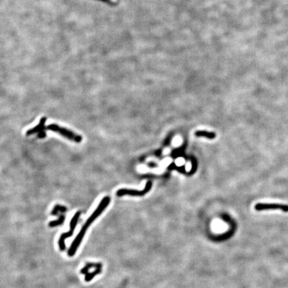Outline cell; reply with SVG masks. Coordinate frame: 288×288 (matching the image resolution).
Segmentation results:
<instances>
[{
	"instance_id": "cell-1",
	"label": "cell",
	"mask_w": 288,
	"mask_h": 288,
	"mask_svg": "<svg viewBox=\"0 0 288 288\" xmlns=\"http://www.w3.org/2000/svg\"><path fill=\"white\" fill-rule=\"evenodd\" d=\"M110 197L109 196L104 197V198L102 199V200L100 201V203H99L98 207L96 208V210L94 211L92 214L91 215L90 218L87 219V220L84 224V226H82L80 232H79L78 235H77L76 239H74V241L72 242V246H71L69 250H68L67 254L70 257H72V256H73L76 254L77 250H78L79 245L81 244L82 239L84 238V237L85 234V233L87 232L88 227H89L91 225H92L93 222L101 214L102 212L105 210V208H106L108 206V205L110 204Z\"/></svg>"
},
{
	"instance_id": "cell-2",
	"label": "cell",
	"mask_w": 288,
	"mask_h": 288,
	"mask_svg": "<svg viewBox=\"0 0 288 288\" xmlns=\"http://www.w3.org/2000/svg\"><path fill=\"white\" fill-rule=\"evenodd\" d=\"M45 129L51 130L52 132L58 133L61 135L64 136V138H67L69 140H71L76 143H80L82 141V137L76 133H74L70 130H67L65 127H62L57 124H50L45 127Z\"/></svg>"
},
{
	"instance_id": "cell-3",
	"label": "cell",
	"mask_w": 288,
	"mask_h": 288,
	"mask_svg": "<svg viewBox=\"0 0 288 288\" xmlns=\"http://www.w3.org/2000/svg\"><path fill=\"white\" fill-rule=\"evenodd\" d=\"M152 181H148L144 190L141 191L136 190H131V189H126V188H123L117 191L116 195L118 197H121L124 195H131V196H143L146 194L149 191L152 189Z\"/></svg>"
},
{
	"instance_id": "cell-4",
	"label": "cell",
	"mask_w": 288,
	"mask_h": 288,
	"mask_svg": "<svg viewBox=\"0 0 288 288\" xmlns=\"http://www.w3.org/2000/svg\"><path fill=\"white\" fill-rule=\"evenodd\" d=\"M255 210L257 211L275 210H279L284 212H288V206L278 204H258L255 206Z\"/></svg>"
},
{
	"instance_id": "cell-5",
	"label": "cell",
	"mask_w": 288,
	"mask_h": 288,
	"mask_svg": "<svg viewBox=\"0 0 288 288\" xmlns=\"http://www.w3.org/2000/svg\"><path fill=\"white\" fill-rule=\"evenodd\" d=\"M46 120H47V119H46V118H45V117H43V118H41V119H40V121H39V123L38 125H36V126H35L34 127L31 128V129L27 131L26 135H32V134L39 133V132H41V131L44 130V129H45V122H46Z\"/></svg>"
},
{
	"instance_id": "cell-6",
	"label": "cell",
	"mask_w": 288,
	"mask_h": 288,
	"mask_svg": "<svg viewBox=\"0 0 288 288\" xmlns=\"http://www.w3.org/2000/svg\"><path fill=\"white\" fill-rule=\"evenodd\" d=\"M74 231L70 230L69 232H65L64 233L61 234L60 236V238L59 239L58 244H59V247L61 251H64L65 250V240L68 238H70L73 235Z\"/></svg>"
},
{
	"instance_id": "cell-7",
	"label": "cell",
	"mask_w": 288,
	"mask_h": 288,
	"mask_svg": "<svg viewBox=\"0 0 288 288\" xmlns=\"http://www.w3.org/2000/svg\"><path fill=\"white\" fill-rule=\"evenodd\" d=\"M195 135L196 137H204V138H207L210 139H214L216 137V135L214 132H207V131L202 130L197 131V132H195Z\"/></svg>"
},
{
	"instance_id": "cell-8",
	"label": "cell",
	"mask_w": 288,
	"mask_h": 288,
	"mask_svg": "<svg viewBox=\"0 0 288 288\" xmlns=\"http://www.w3.org/2000/svg\"><path fill=\"white\" fill-rule=\"evenodd\" d=\"M92 267L101 268L102 264L100 263H98V264L88 263L85 265V266L81 270V273H82V274H87L88 272H89L90 268H92Z\"/></svg>"
},
{
	"instance_id": "cell-9",
	"label": "cell",
	"mask_w": 288,
	"mask_h": 288,
	"mask_svg": "<svg viewBox=\"0 0 288 288\" xmlns=\"http://www.w3.org/2000/svg\"><path fill=\"white\" fill-rule=\"evenodd\" d=\"M101 273V268H96V269L95 271H93V272L87 273L86 275H85V281L87 282H89L91 280H92L93 278L95 277L96 275L99 274V273Z\"/></svg>"
},
{
	"instance_id": "cell-10",
	"label": "cell",
	"mask_w": 288,
	"mask_h": 288,
	"mask_svg": "<svg viewBox=\"0 0 288 288\" xmlns=\"http://www.w3.org/2000/svg\"><path fill=\"white\" fill-rule=\"evenodd\" d=\"M80 214H81V213L79 212H78L76 213H75V215H73V217L72 219V220H71V221H70V230H71L74 231V230H75V228L76 227V226H77V224H78L79 218V216H80Z\"/></svg>"
},
{
	"instance_id": "cell-11",
	"label": "cell",
	"mask_w": 288,
	"mask_h": 288,
	"mask_svg": "<svg viewBox=\"0 0 288 288\" xmlns=\"http://www.w3.org/2000/svg\"><path fill=\"white\" fill-rule=\"evenodd\" d=\"M67 211V208L65 206H60V205H56V206L53 207V209L52 211V213L51 214L52 215H57L58 214V213H65Z\"/></svg>"
},
{
	"instance_id": "cell-12",
	"label": "cell",
	"mask_w": 288,
	"mask_h": 288,
	"mask_svg": "<svg viewBox=\"0 0 288 288\" xmlns=\"http://www.w3.org/2000/svg\"><path fill=\"white\" fill-rule=\"evenodd\" d=\"M64 221H65V216L61 215L59 216V218L57 219V220L50 222L49 226L51 227H53L60 226V225H61L63 223H64Z\"/></svg>"
},
{
	"instance_id": "cell-13",
	"label": "cell",
	"mask_w": 288,
	"mask_h": 288,
	"mask_svg": "<svg viewBox=\"0 0 288 288\" xmlns=\"http://www.w3.org/2000/svg\"><path fill=\"white\" fill-rule=\"evenodd\" d=\"M45 137H46V133H45L44 130H43V131H41V132H39V133L38 134V138L43 139V138H45Z\"/></svg>"
}]
</instances>
